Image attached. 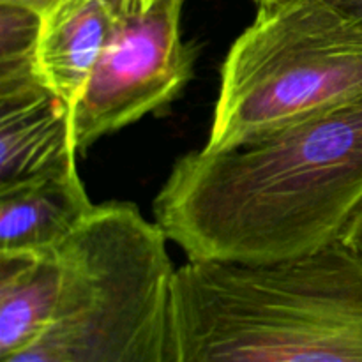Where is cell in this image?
<instances>
[{
	"label": "cell",
	"mask_w": 362,
	"mask_h": 362,
	"mask_svg": "<svg viewBox=\"0 0 362 362\" xmlns=\"http://www.w3.org/2000/svg\"><path fill=\"white\" fill-rule=\"evenodd\" d=\"M362 205V95L225 152L193 151L154 200L187 260L265 264L341 239Z\"/></svg>",
	"instance_id": "6da1fadb"
},
{
	"label": "cell",
	"mask_w": 362,
	"mask_h": 362,
	"mask_svg": "<svg viewBox=\"0 0 362 362\" xmlns=\"http://www.w3.org/2000/svg\"><path fill=\"white\" fill-rule=\"evenodd\" d=\"M177 362H362V253L343 239L265 264L187 260Z\"/></svg>",
	"instance_id": "7a4b0ae2"
},
{
	"label": "cell",
	"mask_w": 362,
	"mask_h": 362,
	"mask_svg": "<svg viewBox=\"0 0 362 362\" xmlns=\"http://www.w3.org/2000/svg\"><path fill=\"white\" fill-rule=\"evenodd\" d=\"M64 288L46 331L0 362H177L168 237L127 202L95 205L59 250Z\"/></svg>",
	"instance_id": "3957f363"
},
{
	"label": "cell",
	"mask_w": 362,
	"mask_h": 362,
	"mask_svg": "<svg viewBox=\"0 0 362 362\" xmlns=\"http://www.w3.org/2000/svg\"><path fill=\"white\" fill-rule=\"evenodd\" d=\"M362 95V28L324 0L258 6L230 46L204 148L225 152Z\"/></svg>",
	"instance_id": "277c9868"
},
{
	"label": "cell",
	"mask_w": 362,
	"mask_h": 362,
	"mask_svg": "<svg viewBox=\"0 0 362 362\" xmlns=\"http://www.w3.org/2000/svg\"><path fill=\"white\" fill-rule=\"evenodd\" d=\"M184 2L159 0L144 13L122 9L74 108L78 151L165 108L184 90L197 57L180 37Z\"/></svg>",
	"instance_id": "5b68a950"
},
{
	"label": "cell",
	"mask_w": 362,
	"mask_h": 362,
	"mask_svg": "<svg viewBox=\"0 0 362 362\" xmlns=\"http://www.w3.org/2000/svg\"><path fill=\"white\" fill-rule=\"evenodd\" d=\"M94 207L76 165L0 189V257L57 255Z\"/></svg>",
	"instance_id": "8992f818"
},
{
	"label": "cell",
	"mask_w": 362,
	"mask_h": 362,
	"mask_svg": "<svg viewBox=\"0 0 362 362\" xmlns=\"http://www.w3.org/2000/svg\"><path fill=\"white\" fill-rule=\"evenodd\" d=\"M120 16L122 0H62L41 16L37 73L73 113Z\"/></svg>",
	"instance_id": "52a82bcc"
},
{
	"label": "cell",
	"mask_w": 362,
	"mask_h": 362,
	"mask_svg": "<svg viewBox=\"0 0 362 362\" xmlns=\"http://www.w3.org/2000/svg\"><path fill=\"white\" fill-rule=\"evenodd\" d=\"M73 110L52 92L0 108V189L76 165Z\"/></svg>",
	"instance_id": "ba28073f"
},
{
	"label": "cell",
	"mask_w": 362,
	"mask_h": 362,
	"mask_svg": "<svg viewBox=\"0 0 362 362\" xmlns=\"http://www.w3.org/2000/svg\"><path fill=\"white\" fill-rule=\"evenodd\" d=\"M64 288V264L52 257H0V359L34 343L52 324Z\"/></svg>",
	"instance_id": "9c48e42d"
},
{
	"label": "cell",
	"mask_w": 362,
	"mask_h": 362,
	"mask_svg": "<svg viewBox=\"0 0 362 362\" xmlns=\"http://www.w3.org/2000/svg\"><path fill=\"white\" fill-rule=\"evenodd\" d=\"M41 16L0 4V105L30 99L48 90L35 64Z\"/></svg>",
	"instance_id": "30bf717a"
},
{
	"label": "cell",
	"mask_w": 362,
	"mask_h": 362,
	"mask_svg": "<svg viewBox=\"0 0 362 362\" xmlns=\"http://www.w3.org/2000/svg\"><path fill=\"white\" fill-rule=\"evenodd\" d=\"M324 2L362 28V0H324Z\"/></svg>",
	"instance_id": "8fae6325"
},
{
	"label": "cell",
	"mask_w": 362,
	"mask_h": 362,
	"mask_svg": "<svg viewBox=\"0 0 362 362\" xmlns=\"http://www.w3.org/2000/svg\"><path fill=\"white\" fill-rule=\"evenodd\" d=\"M341 239L345 240L346 244H350L354 250H357L359 253H362V205L357 209L354 218L350 219L349 226H346L345 232H343Z\"/></svg>",
	"instance_id": "7c38bea8"
},
{
	"label": "cell",
	"mask_w": 362,
	"mask_h": 362,
	"mask_svg": "<svg viewBox=\"0 0 362 362\" xmlns=\"http://www.w3.org/2000/svg\"><path fill=\"white\" fill-rule=\"evenodd\" d=\"M60 2H62V0H0V4H9V6H18L23 7V9L34 11L39 16L46 14L49 9H53V7Z\"/></svg>",
	"instance_id": "4fadbf2b"
},
{
	"label": "cell",
	"mask_w": 362,
	"mask_h": 362,
	"mask_svg": "<svg viewBox=\"0 0 362 362\" xmlns=\"http://www.w3.org/2000/svg\"><path fill=\"white\" fill-rule=\"evenodd\" d=\"M159 0H122V9L126 13H144L148 11Z\"/></svg>",
	"instance_id": "5bb4252c"
},
{
	"label": "cell",
	"mask_w": 362,
	"mask_h": 362,
	"mask_svg": "<svg viewBox=\"0 0 362 362\" xmlns=\"http://www.w3.org/2000/svg\"><path fill=\"white\" fill-rule=\"evenodd\" d=\"M258 6H265V4H272V2H278V0H255Z\"/></svg>",
	"instance_id": "9a60e30c"
}]
</instances>
